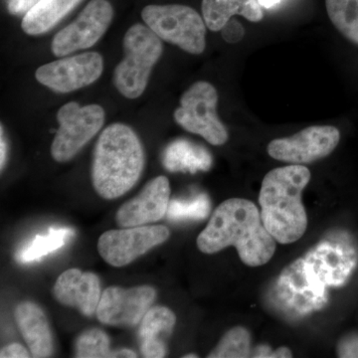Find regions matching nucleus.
Returning <instances> with one entry per match:
<instances>
[{"label": "nucleus", "mask_w": 358, "mask_h": 358, "mask_svg": "<svg viewBox=\"0 0 358 358\" xmlns=\"http://www.w3.org/2000/svg\"><path fill=\"white\" fill-rule=\"evenodd\" d=\"M275 242L264 226L255 203L243 199H230L213 211L206 227L197 237L196 244L204 254L235 247L245 265L260 267L274 256Z\"/></svg>", "instance_id": "obj_1"}, {"label": "nucleus", "mask_w": 358, "mask_h": 358, "mask_svg": "<svg viewBox=\"0 0 358 358\" xmlns=\"http://www.w3.org/2000/svg\"><path fill=\"white\" fill-rule=\"evenodd\" d=\"M310 169L301 164L278 167L266 174L259 193L261 218L278 243L300 240L308 227L301 193L310 182Z\"/></svg>", "instance_id": "obj_2"}, {"label": "nucleus", "mask_w": 358, "mask_h": 358, "mask_svg": "<svg viewBox=\"0 0 358 358\" xmlns=\"http://www.w3.org/2000/svg\"><path fill=\"white\" fill-rule=\"evenodd\" d=\"M145 164V150L134 129L121 122L110 124L94 150V189L103 199H119L138 183Z\"/></svg>", "instance_id": "obj_3"}, {"label": "nucleus", "mask_w": 358, "mask_h": 358, "mask_svg": "<svg viewBox=\"0 0 358 358\" xmlns=\"http://www.w3.org/2000/svg\"><path fill=\"white\" fill-rule=\"evenodd\" d=\"M124 59L114 71V85L127 99H136L147 88L150 73L162 57V39L148 26L134 24L122 40Z\"/></svg>", "instance_id": "obj_4"}, {"label": "nucleus", "mask_w": 358, "mask_h": 358, "mask_svg": "<svg viewBox=\"0 0 358 358\" xmlns=\"http://www.w3.org/2000/svg\"><path fill=\"white\" fill-rule=\"evenodd\" d=\"M141 18L164 41L181 50L200 55L206 48V24L192 7L182 4H150L141 11Z\"/></svg>", "instance_id": "obj_5"}, {"label": "nucleus", "mask_w": 358, "mask_h": 358, "mask_svg": "<svg viewBox=\"0 0 358 358\" xmlns=\"http://www.w3.org/2000/svg\"><path fill=\"white\" fill-rule=\"evenodd\" d=\"M179 103L173 117L181 128L216 147L227 143L229 134L218 117V94L213 85L196 82L182 94Z\"/></svg>", "instance_id": "obj_6"}, {"label": "nucleus", "mask_w": 358, "mask_h": 358, "mask_svg": "<svg viewBox=\"0 0 358 358\" xmlns=\"http://www.w3.org/2000/svg\"><path fill=\"white\" fill-rule=\"evenodd\" d=\"M105 110L100 105L82 107L76 102L65 103L58 110L59 129L51 145V155L57 162H67L102 129Z\"/></svg>", "instance_id": "obj_7"}, {"label": "nucleus", "mask_w": 358, "mask_h": 358, "mask_svg": "<svg viewBox=\"0 0 358 358\" xmlns=\"http://www.w3.org/2000/svg\"><path fill=\"white\" fill-rule=\"evenodd\" d=\"M171 236L162 225H143L107 231L101 235L98 251L109 265L124 267L150 249L162 245Z\"/></svg>", "instance_id": "obj_8"}, {"label": "nucleus", "mask_w": 358, "mask_h": 358, "mask_svg": "<svg viewBox=\"0 0 358 358\" xmlns=\"http://www.w3.org/2000/svg\"><path fill=\"white\" fill-rule=\"evenodd\" d=\"M114 18V7L108 0H92L77 20L61 29L51 43L52 53L64 57L73 52L91 48L99 41Z\"/></svg>", "instance_id": "obj_9"}, {"label": "nucleus", "mask_w": 358, "mask_h": 358, "mask_svg": "<svg viewBox=\"0 0 358 358\" xmlns=\"http://www.w3.org/2000/svg\"><path fill=\"white\" fill-rule=\"evenodd\" d=\"M341 131L334 126H312L288 138H275L267 147L272 159L291 164H312L338 147Z\"/></svg>", "instance_id": "obj_10"}, {"label": "nucleus", "mask_w": 358, "mask_h": 358, "mask_svg": "<svg viewBox=\"0 0 358 358\" xmlns=\"http://www.w3.org/2000/svg\"><path fill=\"white\" fill-rule=\"evenodd\" d=\"M103 70L102 56L96 52H86L40 66L35 78L52 91L66 94L95 83Z\"/></svg>", "instance_id": "obj_11"}, {"label": "nucleus", "mask_w": 358, "mask_h": 358, "mask_svg": "<svg viewBox=\"0 0 358 358\" xmlns=\"http://www.w3.org/2000/svg\"><path fill=\"white\" fill-rule=\"evenodd\" d=\"M155 298L157 291L147 285L129 289L110 287L102 293L96 317L108 326H136L141 324Z\"/></svg>", "instance_id": "obj_12"}, {"label": "nucleus", "mask_w": 358, "mask_h": 358, "mask_svg": "<svg viewBox=\"0 0 358 358\" xmlns=\"http://www.w3.org/2000/svg\"><path fill=\"white\" fill-rule=\"evenodd\" d=\"M171 202V186L166 176L148 181L133 199L120 207L115 222L122 228L155 223L166 215Z\"/></svg>", "instance_id": "obj_13"}, {"label": "nucleus", "mask_w": 358, "mask_h": 358, "mask_svg": "<svg viewBox=\"0 0 358 358\" xmlns=\"http://www.w3.org/2000/svg\"><path fill=\"white\" fill-rule=\"evenodd\" d=\"M56 301L66 307L77 308L85 317L96 313L102 291L98 275L69 268L59 275L53 287Z\"/></svg>", "instance_id": "obj_14"}, {"label": "nucleus", "mask_w": 358, "mask_h": 358, "mask_svg": "<svg viewBox=\"0 0 358 358\" xmlns=\"http://www.w3.org/2000/svg\"><path fill=\"white\" fill-rule=\"evenodd\" d=\"M14 317L31 357H50L54 350L53 336L43 310L32 301H22L16 307Z\"/></svg>", "instance_id": "obj_15"}, {"label": "nucleus", "mask_w": 358, "mask_h": 358, "mask_svg": "<svg viewBox=\"0 0 358 358\" xmlns=\"http://www.w3.org/2000/svg\"><path fill=\"white\" fill-rule=\"evenodd\" d=\"M176 324V315L169 308H150L141 320L138 329L141 355L148 358L166 357L164 339L173 333Z\"/></svg>", "instance_id": "obj_16"}, {"label": "nucleus", "mask_w": 358, "mask_h": 358, "mask_svg": "<svg viewBox=\"0 0 358 358\" xmlns=\"http://www.w3.org/2000/svg\"><path fill=\"white\" fill-rule=\"evenodd\" d=\"M201 9L205 24L214 32L221 31L234 15L251 22H260L264 18L258 0H202Z\"/></svg>", "instance_id": "obj_17"}, {"label": "nucleus", "mask_w": 358, "mask_h": 358, "mask_svg": "<svg viewBox=\"0 0 358 358\" xmlns=\"http://www.w3.org/2000/svg\"><path fill=\"white\" fill-rule=\"evenodd\" d=\"M82 0H40L26 13L21 28L28 35L37 36L48 32L71 13Z\"/></svg>", "instance_id": "obj_18"}, {"label": "nucleus", "mask_w": 358, "mask_h": 358, "mask_svg": "<svg viewBox=\"0 0 358 358\" xmlns=\"http://www.w3.org/2000/svg\"><path fill=\"white\" fill-rule=\"evenodd\" d=\"M74 234L75 231L71 228H50L48 233L37 235L32 241L23 246L16 254V260L22 264L40 260L62 248L65 242Z\"/></svg>", "instance_id": "obj_19"}, {"label": "nucleus", "mask_w": 358, "mask_h": 358, "mask_svg": "<svg viewBox=\"0 0 358 358\" xmlns=\"http://www.w3.org/2000/svg\"><path fill=\"white\" fill-rule=\"evenodd\" d=\"M75 352L78 358L136 357L133 350H110V338L102 329L84 331L76 341Z\"/></svg>", "instance_id": "obj_20"}, {"label": "nucleus", "mask_w": 358, "mask_h": 358, "mask_svg": "<svg viewBox=\"0 0 358 358\" xmlns=\"http://www.w3.org/2000/svg\"><path fill=\"white\" fill-rule=\"evenodd\" d=\"M326 8L336 30L358 46V0H326Z\"/></svg>", "instance_id": "obj_21"}, {"label": "nucleus", "mask_w": 358, "mask_h": 358, "mask_svg": "<svg viewBox=\"0 0 358 358\" xmlns=\"http://www.w3.org/2000/svg\"><path fill=\"white\" fill-rule=\"evenodd\" d=\"M251 334L243 327L229 329L219 341L208 358L252 357Z\"/></svg>", "instance_id": "obj_22"}, {"label": "nucleus", "mask_w": 358, "mask_h": 358, "mask_svg": "<svg viewBox=\"0 0 358 358\" xmlns=\"http://www.w3.org/2000/svg\"><path fill=\"white\" fill-rule=\"evenodd\" d=\"M209 210V200L205 195L201 194L189 201L173 200L169 202L166 214L171 220H182L185 218L202 219L208 215Z\"/></svg>", "instance_id": "obj_23"}, {"label": "nucleus", "mask_w": 358, "mask_h": 358, "mask_svg": "<svg viewBox=\"0 0 358 358\" xmlns=\"http://www.w3.org/2000/svg\"><path fill=\"white\" fill-rule=\"evenodd\" d=\"M336 353L341 358H358V333L348 334L339 339Z\"/></svg>", "instance_id": "obj_24"}, {"label": "nucleus", "mask_w": 358, "mask_h": 358, "mask_svg": "<svg viewBox=\"0 0 358 358\" xmlns=\"http://www.w3.org/2000/svg\"><path fill=\"white\" fill-rule=\"evenodd\" d=\"M40 0H8L7 9L13 15H25L36 6Z\"/></svg>", "instance_id": "obj_25"}, {"label": "nucleus", "mask_w": 358, "mask_h": 358, "mask_svg": "<svg viewBox=\"0 0 358 358\" xmlns=\"http://www.w3.org/2000/svg\"><path fill=\"white\" fill-rule=\"evenodd\" d=\"M222 36L229 43H235L242 39L244 35V30L240 23L236 21L230 20L222 30Z\"/></svg>", "instance_id": "obj_26"}, {"label": "nucleus", "mask_w": 358, "mask_h": 358, "mask_svg": "<svg viewBox=\"0 0 358 358\" xmlns=\"http://www.w3.org/2000/svg\"><path fill=\"white\" fill-rule=\"evenodd\" d=\"M31 353L28 352L24 346L20 343H11V345L4 346L0 352L1 358H27L31 357Z\"/></svg>", "instance_id": "obj_27"}, {"label": "nucleus", "mask_w": 358, "mask_h": 358, "mask_svg": "<svg viewBox=\"0 0 358 358\" xmlns=\"http://www.w3.org/2000/svg\"><path fill=\"white\" fill-rule=\"evenodd\" d=\"M271 350L270 346L259 345L252 352V357L254 358H270Z\"/></svg>", "instance_id": "obj_28"}, {"label": "nucleus", "mask_w": 358, "mask_h": 358, "mask_svg": "<svg viewBox=\"0 0 358 358\" xmlns=\"http://www.w3.org/2000/svg\"><path fill=\"white\" fill-rule=\"evenodd\" d=\"M293 357V353L287 346H281L275 350H272L270 358H289Z\"/></svg>", "instance_id": "obj_29"}, {"label": "nucleus", "mask_w": 358, "mask_h": 358, "mask_svg": "<svg viewBox=\"0 0 358 358\" xmlns=\"http://www.w3.org/2000/svg\"><path fill=\"white\" fill-rule=\"evenodd\" d=\"M0 169H3L4 164H6V155H7V145L6 138L3 136V128L1 127V138H0Z\"/></svg>", "instance_id": "obj_30"}, {"label": "nucleus", "mask_w": 358, "mask_h": 358, "mask_svg": "<svg viewBox=\"0 0 358 358\" xmlns=\"http://www.w3.org/2000/svg\"><path fill=\"white\" fill-rule=\"evenodd\" d=\"M259 3L261 6L265 7V8H271V7L277 6L278 3L281 2V0H258Z\"/></svg>", "instance_id": "obj_31"}, {"label": "nucleus", "mask_w": 358, "mask_h": 358, "mask_svg": "<svg viewBox=\"0 0 358 358\" xmlns=\"http://www.w3.org/2000/svg\"><path fill=\"white\" fill-rule=\"evenodd\" d=\"M199 357H197L196 355H193V353H192V355H185V357H183V358H197Z\"/></svg>", "instance_id": "obj_32"}]
</instances>
